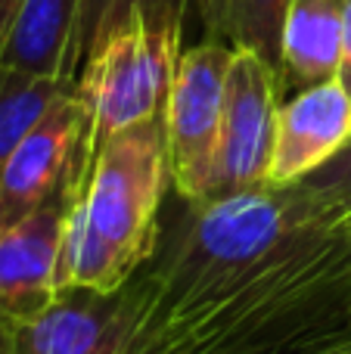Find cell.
Returning <instances> with one entry per match:
<instances>
[{
    "instance_id": "5",
    "label": "cell",
    "mask_w": 351,
    "mask_h": 354,
    "mask_svg": "<svg viewBox=\"0 0 351 354\" xmlns=\"http://www.w3.org/2000/svg\"><path fill=\"white\" fill-rule=\"evenodd\" d=\"M280 72L252 50H234L224 84V118L215 180L205 202L267 187L280 112Z\"/></svg>"
},
{
    "instance_id": "13",
    "label": "cell",
    "mask_w": 351,
    "mask_h": 354,
    "mask_svg": "<svg viewBox=\"0 0 351 354\" xmlns=\"http://www.w3.org/2000/svg\"><path fill=\"white\" fill-rule=\"evenodd\" d=\"M72 91L75 81L35 78L0 66V171L37 122Z\"/></svg>"
},
{
    "instance_id": "4",
    "label": "cell",
    "mask_w": 351,
    "mask_h": 354,
    "mask_svg": "<svg viewBox=\"0 0 351 354\" xmlns=\"http://www.w3.org/2000/svg\"><path fill=\"white\" fill-rule=\"evenodd\" d=\"M230 59L234 50L224 44H196L180 53L174 84L168 91L162 112L168 174L171 189L184 202H205L211 193Z\"/></svg>"
},
{
    "instance_id": "3",
    "label": "cell",
    "mask_w": 351,
    "mask_h": 354,
    "mask_svg": "<svg viewBox=\"0 0 351 354\" xmlns=\"http://www.w3.org/2000/svg\"><path fill=\"white\" fill-rule=\"evenodd\" d=\"M187 0H149L87 53L75 97L84 106V137L72 168L75 196L109 137L162 118L180 62Z\"/></svg>"
},
{
    "instance_id": "14",
    "label": "cell",
    "mask_w": 351,
    "mask_h": 354,
    "mask_svg": "<svg viewBox=\"0 0 351 354\" xmlns=\"http://www.w3.org/2000/svg\"><path fill=\"white\" fill-rule=\"evenodd\" d=\"M143 3H149V0H81L78 22H75V35H72V56H68V66H72L75 78H78L87 53H91L112 28H118L131 12L140 10Z\"/></svg>"
},
{
    "instance_id": "18",
    "label": "cell",
    "mask_w": 351,
    "mask_h": 354,
    "mask_svg": "<svg viewBox=\"0 0 351 354\" xmlns=\"http://www.w3.org/2000/svg\"><path fill=\"white\" fill-rule=\"evenodd\" d=\"M345 236H348V245H351V214H345Z\"/></svg>"
},
{
    "instance_id": "11",
    "label": "cell",
    "mask_w": 351,
    "mask_h": 354,
    "mask_svg": "<svg viewBox=\"0 0 351 354\" xmlns=\"http://www.w3.org/2000/svg\"><path fill=\"white\" fill-rule=\"evenodd\" d=\"M342 10L345 0H292L283 25L280 84L305 87L333 81L342 56Z\"/></svg>"
},
{
    "instance_id": "9",
    "label": "cell",
    "mask_w": 351,
    "mask_h": 354,
    "mask_svg": "<svg viewBox=\"0 0 351 354\" xmlns=\"http://www.w3.org/2000/svg\"><path fill=\"white\" fill-rule=\"evenodd\" d=\"M109 317L112 295L62 289L41 317L0 330V354H103Z\"/></svg>"
},
{
    "instance_id": "7",
    "label": "cell",
    "mask_w": 351,
    "mask_h": 354,
    "mask_svg": "<svg viewBox=\"0 0 351 354\" xmlns=\"http://www.w3.org/2000/svg\"><path fill=\"white\" fill-rule=\"evenodd\" d=\"M84 124V106L72 91L16 147L0 171V230L19 224L59 193L72 177Z\"/></svg>"
},
{
    "instance_id": "12",
    "label": "cell",
    "mask_w": 351,
    "mask_h": 354,
    "mask_svg": "<svg viewBox=\"0 0 351 354\" xmlns=\"http://www.w3.org/2000/svg\"><path fill=\"white\" fill-rule=\"evenodd\" d=\"M205 41L252 50L267 66H283V25L292 0H193Z\"/></svg>"
},
{
    "instance_id": "1",
    "label": "cell",
    "mask_w": 351,
    "mask_h": 354,
    "mask_svg": "<svg viewBox=\"0 0 351 354\" xmlns=\"http://www.w3.org/2000/svg\"><path fill=\"white\" fill-rule=\"evenodd\" d=\"M103 354H351L345 218L302 187L162 212Z\"/></svg>"
},
{
    "instance_id": "6",
    "label": "cell",
    "mask_w": 351,
    "mask_h": 354,
    "mask_svg": "<svg viewBox=\"0 0 351 354\" xmlns=\"http://www.w3.org/2000/svg\"><path fill=\"white\" fill-rule=\"evenodd\" d=\"M75 202L72 177L37 212L0 230V330L41 317L56 299L62 239Z\"/></svg>"
},
{
    "instance_id": "8",
    "label": "cell",
    "mask_w": 351,
    "mask_h": 354,
    "mask_svg": "<svg viewBox=\"0 0 351 354\" xmlns=\"http://www.w3.org/2000/svg\"><path fill=\"white\" fill-rule=\"evenodd\" d=\"M351 140V97L339 78L296 91L277 112L267 187H296Z\"/></svg>"
},
{
    "instance_id": "17",
    "label": "cell",
    "mask_w": 351,
    "mask_h": 354,
    "mask_svg": "<svg viewBox=\"0 0 351 354\" xmlns=\"http://www.w3.org/2000/svg\"><path fill=\"white\" fill-rule=\"evenodd\" d=\"M19 6H22V0H0V53H3L6 35H10V25H12V19H16Z\"/></svg>"
},
{
    "instance_id": "16",
    "label": "cell",
    "mask_w": 351,
    "mask_h": 354,
    "mask_svg": "<svg viewBox=\"0 0 351 354\" xmlns=\"http://www.w3.org/2000/svg\"><path fill=\"white\" fill-rule=\"evenodd\" d=\"M339 84L348 91L351 97V0H345L342 10V56H339Z\"/></svg>"
},
{
    "instance_id": "10",
    "label": "cell",
    "mask_w": 351,
    "mask_h": 354,
    "mask_svg": "<svg viewBox=\"0 0 351 354\" xmlns=\"http://www.w3.org/2000/svg\"><path fill=\"white\" fill-rule=\"evenodd\" d=\"M81 0H22L10 25L0 66L35 78L75 81L68 56Z\"/></svg>"
},
{
    "instance_id": "2",
    "label": "cell",
    "mask_w": 351,
    "mask_h": 354,
    "mask_svg": "<svg viewBox=\"0 0 351 354\" xmlns=\"http://www.w3.org/2000/svg\"><path fill=\"white\" fill-rule=\"evenodd\" d=\"M171 187L162 118L99 147L66 221L56 286L115 295L153 255Z\"/></svg>"
},
{
    "instance_id": "15",
    "label": "cell",
    "mask_w": 351,
    "mask_h": 354,
    "mask_svg": "<svg viewBox=\"0 0 351 354\" xmlns=\"http://www.w3.org/2000/svg\"><path fill=\"white\" fill-rule=\"evenodd\" d=\"M298 187L327 212H336L342 218L351 214V140L327 165H321L314 174L298 180Z\"/></svg>"
}]
</instances>
